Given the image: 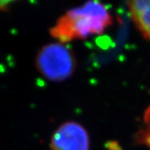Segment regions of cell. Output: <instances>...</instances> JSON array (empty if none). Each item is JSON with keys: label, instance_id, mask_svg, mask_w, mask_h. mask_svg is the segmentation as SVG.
<instances>
[{"label": "cell", "instance_id": "cell-1", "mask_svg": "<svg viewBox=\"0 0 150 150\" xmlns=\"http://www.w3.org/2000/svg\"><path fill=\"white\" fill-rule=\"evenodd\" d=\"M111 23L107 7L98 1H89L68 11L50 29V34L61 43H67L102 33Z\"/></svg>", "mask_w": 150, "mask_h": 150}, {"label": "cell", "instance_id": "cell-2", "mask_svg": "<svg viewBox=\"0 0 150 150\" xmlns=\"http://www.w3.org/2000/svg\"><path fill=\"white\" fill-rule=\"evenodd\" d=\"M38 71L48 80L60 82L69 79L76 67L74 54L63 43H48L38 53Z\"/></svg>", "mask_w": 150, "mask_h": 150}, {"label": "cell", "instance_id": "cell-3", "mask_svg": "<svg viewBox=\"0 0 150 150\" xmlns=\"http://www.w3.org/2000/svg\"><path fill=\"white\" fill-rule=\"evenodd\" d=\"M52 150H89V137L79 123L67 122L54 132L51 139Z\"/></svg>", "mask_w": 150, "mask_h": 150}, {"label": "cell", "instance_id": "cell-4", "mask_svg": "<svg viewBox=\"0 0 150 150\" xmlns=\"http://www.w3.org/2000/svg\"><path fill=\"white\" fill-rule=\"evenodd\" d=\"M130 15L144 37L150 40V0L128 2Z\"/></svg>", "mask_w": 150, "mask_h": 150}, {"label": "cell", "instance_id": "cell-5", "mask_svg": "<svg viewBox=\"0 0 150 150\" xmlns=\"http://www.w3.org/2000/svg\"><path fill=\"white\" fill-rule=\"evenodd\" d=\"M135 142L150 150V106L145 110L144 125L135 135Z\"/></svg>", "mask_w": 150, "mask_h": 150}, {"label": "cell", "instance_id": "cell-6", "mask_svg": "<svg viewBox=\"0 0 150 150\" xmlns=\"http://www.w3.org/2000/svg\"><path fill=\"white\" fill-rule=\"evenodd\" d=\"M13 2L12 1H0V11L6 12L9 9L10 4H12Z\"/></svg>", "mask_w": 150, "mask_h": 150}]
</instances>
